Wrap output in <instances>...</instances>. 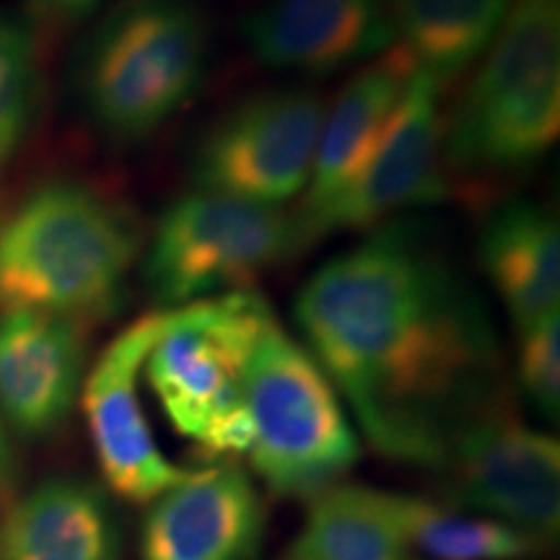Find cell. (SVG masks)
I'll return each instance as SVG.
<instances>
[{"label":"cell","instance_id":"9c48e42d","mask_svg":"<svg viewBox=\"0 0 560 560\" xmlns=\"http://www.w3.org/2000/svg\"><path fill=\"white\" fill-rule=\"evenodd\" d=\"M446 499L490 520L556 540L560 527V446L506 408L467 423L441 457Z\"/></svg>","mask_w":560,"mask_h":560},{"label":"cell","instance_id":"9a60e30c","mask_svg":"<svg viewBox=\"0 0 560 560\" xmlns=\"http://www.w3.org/2000/svg\"><path fill=\"white\" fill-rule=\"evenodd\" d=\"M412 70L416 62L400 47H392L369 62L342 89L338 102L325 109L312 177L304 190V206L293 215L299 244L314 242L319 221L359 177L371 151L387 130Z\"/></svg>","mask_w":560,"mask_h":560},{"label":"cell","instance_id":"44dd1931","mask_svg":"<svg viewBox=\"0 0 560 560\" xmlns=\"http://www.w3.org/2000/svg\"><path fill=\"white\" fill-rule=\"evenodd\" d=\"M39 102L34 34L24 19L0 9V164L30 136Z\"/></svg>","mask_w":560,"mask_h":560},{"label":"cell","instance_id":"ffe728a7","mask_svg":"<svg viewBox=\"0 0 560 560\" xmlns=\"http://www.w3.org/2000/svg\"><path fill=\"white\" fill-rule=\"evenodd\" d=\"M397 514L410 550L429 560H527L545 552L542 537L482 514L397 493Z\"/></svg>","mask_w":560,"mask_h":560},{"label":"cell","instance_id":"d4e9b609","mask_svg":"<svg viewBox=\"0 0 560 560\" xmlns=\"http://www.w3.org/2000/svg\"><path fill=\"white\" fill-rule=\"evenodd\" d=\"M410 560H418V558H410Z\"/></svg>","mask_w":560,"mask_h":560},{"label":"cell","instance_id":"5bb4252c","mask_svg":"<svg viewBox=\"0 0 560 560\" xmlns=\"http://www.w3.org/2000/svg\"><path fill=\"white\" fill-rule=\"evenodd\" d=\"M242 32L265 66L310 75L376 60L397 39L387 0H270Z\"/></svg>","mask_w":560,"mask_h":560},{"label":"cell","instance_id":"6da1fadb","mask_svg":"<svg viewBox=\"0 0 560 560\" xmlns=\"http://www.w3.org/2000/svg\"><path fill=\"white\" fill-rule=\"evenodd\" d=\"M293 317L384 457L436 470L467 423L506 402L486 301L420 223L389 221L322 265Z\"/></svg>","mask_w":560,"mask_h":560},{"label":"cell","instance_id":"8992f818","mask_svg":"<svg viewBox=\"0 0 560 560\" xmlns=\"http://www.w3.org/2000/svg\"><path fill=\"white\" fill-rule=\"evenodd\" d=\"M244 397L252 467L272 493L314 499L359 462V436L338 389L276 319L252 350Z\"/></svg>","mask_w":560,"mask_h":560},{"label":"cell","instance_id":"7402d4cb","mask_svg":"<svg viewBox=\"0 0 560 560\" xmlns=\"http://www.w3.org/2000/svg\"><path fill=\"white\" fill-rule=\"evenodd\" d=\"M516 376L532 408L556 420L560 412V317L558 310L520 327Z\"/></svg>","mask_w":560,"mask_h":560},{"label":"cell","instance_id":"2e32d148","mask_svg":"<svg viewBox=\"0 0 560 560\" xmlns=\"http://www.w3.org/2000/svg\"><path fill=\"white\" fill-rule=\"evenodd\" d=\"M117 511L94 482L55 475L5 506L0 560H122Z\"/></svg>","mask_w":560,"mask_h":560},{"label":"cell","instance_id":"7a4b0ae2","mask_svg":"<svg viewBox=\"0 0 560 560\" xmlns=\"http://www.w3.org/2000/svg\"><path fill=\"white\" fill-rule=\"evenodd\" d=\"M140 247L122 202L75 179L45 182L0 226V314L112 317Z\"/></svg>","mask_w":560,"mask_h":560},{"label":"cell","instance_id":"3957f363","mask_svg":"<svg viewBox=\"0 0 560 560\" xmlns=\"http://www.w3.org/2000/svg\"><path fill=\"white\" fill-rule=\"evenodd\" d=\"M206 66L208 24L192 0H120L83 39L75 96L96 130L138 143L192 102Z\"/></svg>","mask_w":560,"mask_h":560},{"label":"cell","instance_id":"d6986e66","mask_svg":"<svg viewBox=\"0 0 560 560\" xmlns=\"http://www.w3.org/2000/svg\"><path fill=\"white\" fill-rule=\"evenodd\" d=\"M289 560H410L397 493L338 482L314 495Z\"/></svg>","mask_w":560,"mask_h":560},{"label":"cell","instance_id":"4fadbf2b","mask_svg":"<svg viewBox=\"0 0 560 560\" xmlns=\"http://www.w3.org/2000/svg\"><path fill=\"white\" fill-rule=\"evenodd\" d=\"M89 371L83 322L45 312L0 314V418L21 439L58 433Z\"/></svg>","mask_w":560,"mask_h":560},{"label":"cell","instance_id":"603a6c76","mask_svg":"<svg viewBox=\"0 0 560 560\" xmlns=\"http://www.w3.org/2000/svg\"><path fill=\"white\" fill-rule=\"evenodd\" d=\"M19 482V459L13 450L9 425L0 418V509H5L13 501V490Z\"/></svg>","mask_w":560,"mask_h":560},{"label":"cell","instance_id":"8fae6325","mask_svg":"<svg viewBox=\"0 0 560 560\" xmlns=\"http://www.w3.org/2000/svg\"><path fill=\"white\" fill-rule=\"evenodd\" d=\"M444 125L441 83L416 68L380 143L348 192L319 221L314 240L332 231L384 226L402 210L444 200Z\"/></svg>","mask_w":560,"mask_h":560},{"label":"cell","instance_id":"ac0fdd59","mask_svg":"<svg viewBox=\"0 0 560 560\" xmlns=\"http://www.w3.org/2000/svg\"><path fill=\"white\" fill-rule=\"evenodd\" d=\"M400 50L441 86L482 60L514 0H387Z\"/></svg>","mask_w":560,"mask_h":560},{"label":"cell","instance_id":"cb8c5ba5","mask_svg":"<svg viewBox=\"0 0 560 560\" xmlns=\"http://www.w3.org/2000/svg\"><path fill=\"white\" fill-rule=\"evenodd\" d=\"M47 11L66 21H81L94 13L104 0H39Z\"/></svg>","mask_w":560,"mask_h":560},{"label":"cell","instance_id":"5b68a950","mask_svg":"<svg viewBox=\"0 0 560 560\" xmlns=\"http://www.w3.org/2000/svg\"><path fill=\"white\" fill-rule=\"evenodd\" d=\"M270 306L252 291L223 293L164 312L143 376L179 436L206 457L249 454L244 380Z\"/></svg>","mask_w":560,"mask_h":560},{"label":"cell","instance_id":"7c38bea8","mask_svg":"<svg viewBox=\"0 0 560 560\" xmlns=\"http://www.w3.org/2000/svg\"><path fill=\"white\" fill-rule=\"evenodd\" d=\"M265 535V503L234 465L187 472L151 501L140 560H252Z\"/></svg>","mask_w":560,"mask_h":560},{"label":"cell","instance_id":"52a82bcc","mask_svg":"<svg viewBox=\"0 0 560 560\" xmlns=\"http://www.w3.org/2000/svg\"><path fill=\"white\" fill-rule=\"evenodd\" d=\"M301 247L296 219L280 208L192 190L159 215L143 255V283L166 310L247 291Z\"/></svg>","mask_w":560,"mask_h":560},{"label":"cell","instance_id":"30bf717a","mask_svg":"<svg viewBox=\"0 0 560 560\" xmlns=\"http://www.w3.org/2000/svg\"><path fill=\"white\" fill-rule=\"evenodd\" d=\"M161 322L164 312H151L125 327L96 355L79 397L104 486L128 503H151L187 475L161 452L140 402L143 363Z\"/></svg>","mask_w":560,"mask_h":560},{"label":"cell","instance_id":"277c9868","mask_svg":"<svg viewBox=\"0 0 560 560\" xmlns=\"http://www.w3.org/2000/svg\"><path fill=\"white\" fill-rule=\"evenodd\" d=\"M560 132V0H514L499 37L444 125L446 164L465 174L527 170Z\"/></svg>","mask_w":560,"mask_h":560},{"label":"cell","instance_id":"e0dca14e","mask_svg":"<svg viewBox=\"0 0 560 560\" xmlns=\"http://www.w3.org/2000/svg\"><path fill=\"white\" fill-rule=\"evenodd\" d=\"M480 262L516 330L560 301V231L548 208L511 200L495 208L480 231Z\"/></svg>","mask_w":560,"mask_h":560},{"label":"cell","instance_id":"ba28073f","mask_svg":"<svg viewBox=\"0 0 560 560\" xmlns=\"http://www.w3.org/2000/svg\"><path fill=\"white\" fill-rule=\"evenodd\" d=\"M325 109L304 89H272L240 102L198 140L195 190L268 208L304 195Z\"/></svg>","mask_w":560,"mask_h":560}]
</instances>
